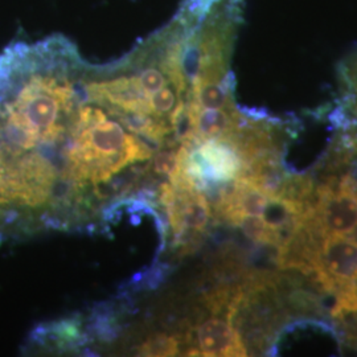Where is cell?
I'll return each instance as SVG.
<instances>
[{"mask_svg": "<svg viewBox=\"0 0 357 357\" xmlns=\"http://www.w3.org/2000/svg\"><path fill=\"white\" fill-rule=\"evenodd\" d=\"M69 130L73 141L68 151V169L79 183H105L128 165L153 156L149 144L128 132L96 103H79Z\"/></svg>", "mask_w": 357, "mask_h": 357, "instance_id": "6da1fadb", "label": "cell"}, {"mask_svg": "<svg viewBox=\"0 0 357 357\" xmlns=\"http://www.w3.org/2000/svg\"><path fill=\"white\" fill-rule=\"evenodd\" d=\"M307 274L335 298L332 317L343 319L357 312V240L349 236H323Z\"/></svg>", "mask_w": 357, "mask_h": 357, "instance_id": "7a4b0ae2", "label": "cell"}, {"mask_svg": "<svg viewBox=\"0 0 357 357\" xmlns=\"http://www.w3.org/2000/svg\"><path fill=\"white\" fill-rule=\"evenodd\" d=\"M311 222L321 236H349L357 229V196L336 183H324L311 208Z\"/></svg>", "mask_w": 357, "mask_h": 357, "instance_id": "3957f363", "label": "cell"}, {"mask_svg": "<svg viewBox=\"0 0 357 357\" xmlns=\"http://www.w3.org/2000/svg\"><path fill=\"white\" fill-rule=\"evenodd\" d=\"M215 315L197 326V348L193 349L191 356H248L241 335L231 324L233 318Z\"/></svg>", "mask_w": 357, "mask_h": 357, "instance_id": "277c9868", "label": "cell"}, {"mask_svg": "<svg viewBox=\"0 0 357 357\" xmlns=\"http://www.w3.org/2000/svg\"><path fill=\"white\" fill-rule=\"evenodd\" d=\"M342 77V106L337 114L347 119L357 121V51L352 53L340 69Z\"/></svg>", "mask_w": 357, "mask_h": 357, "instance_id": "5b68a950", "label": "cell"}, {"mask_svg": "<svg viewBox=\"0 0 357 357\" xmlns=\"http://www.w3.org/2000/svg\"><path fill=\"white\" fill-rule=\"evenodd\" d=\"M180 339L178 336L156 335L146 340L139 348L141 356H175L178 355Z\"/></svg>", "mask_w": 357, "mask_h": 357, "instance_id": "8992f818", "label": "cell"}, {"mask_svg": "<svg viewBox=\"0 0 357 357\" xmlns=\"http://www.w3.org/2000/svg\"><path fill=\"white\" fill-rule=\"evenodd\" d=\"M176 153L178 151L165 150L159 151L153 158V169L156 174L168 175L172 172L174 167L176 165Z\"/></svg>", "mask_w": 357, "mask_h": 357, "instance_id": "52a82bcc", "label": "cell"}, {"mask_svg": "<svg viewBox=\"0 0 357 357\" xmlns=\"http://www.w3.org/2000/svg\"><path fill=\"white\" fill-rule=\"evenodd\" d=\"M13 160L0 146V205H7V200L4 197V183H6V175L8 171V165Z\"/></svg>", "mask_w": 357, "mask_h": 357, "instance_id": "ba28073f", "label": "cell"}]
</instances>
